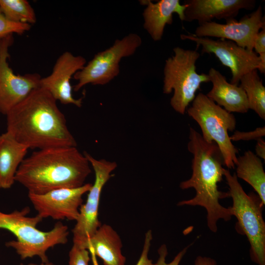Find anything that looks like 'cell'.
Returning a JSON list of instances; mask_svg holds the SVG:
<instances>
[{
    "instance_id": "obj_26",
    "label": "cell",
    "mask_w": 265,
    "mask_h": 265,
    "mask_svg": "<svg viewBox=\"0 0 265 265\" xmlns=\"http://www.w3.org/2000/svg\"><path fill=\"white\" fill-rule=\"evenodd\" d=\"M265 135V127H259L256 130L248 132H243L236 131L230 136L231 141L258 140Z\"/></svg>"
},
{
    "instance_id": "obj_9",
    "label": "cell",
    "mask_w": 265,
    "mask_h": 265,
    "mask_svg": "<svg viewBox=\"0 0 265 265\" xmlns=\"http://www.w3.org/2000/svg\"><path fill=\"white\" fill-rule=\"evenodd\" d=\"M95 173V181L88 192L86 202L80 206V214L72 229L73 244L86 249L89 238L102 225L98 218L100 200L104 186L117 166L115 161L97 159L84 152Z\"/></svg>"
},
{
    "instance_id": "obj_16",
    "label": "cell",
    "mask_w": 265,
    "mask_h": 265,
    "mask_svg": "<svg viewBox=\"0 0 265 265\" xmlns=\"http://www.w3.org/2000/svg\"><path fill=\"white\" fill-rule=\"evenodd\" d=\"M140 3L146 6L143 13L144 28L155 41H160L165 26L172 24L174 13L184 21L186 5L179 0H160L155 3L141 0Z\"/></svg>"
},
{
    "instance_id": "obj_29",
    "label": "cell",
    "mask_w": 265,
    "mask_h": 265,
    "mask_svg": "<svg viewBox=\"0 0 265 265\" xmlns=\"http://www.w3.org/2000/svg\"><path fill=\"white\" fill-rule=\"evenodd\" d=\"M255 146L256 156L265 159V142L262 138L258 139Z\"/></svg>"
},
{
    "instance_id": "obj_19",
    "label": "cell",
    "mask_w": 265,
    "mask_h": 265,
    "mask_svg": "<svg viewBox=\"0 0 265 265\" xmlns=\"http://www.w3.org/2000/svg\"><path fill=\"white\" fill-rule=\"evenodd\" d=\"M28 149L7 132L0 135V188H10L14 184L17 170Z\"/></svg>"
},
{
    "instance_id": "obj_20",
    "label": "cell",
    "mask_w": 265,
    "mask_h": 265,
    "mask_svg": "<svg viewBox=\"0 0 265 265\" xmlns=\"http://www.w3.org/2000/svg\"><path fill=\"white\" fill-rule=\"evenodd\" d=\"M236 176L248 183L265 204V173L262 160L252 152L248 151L238 158Z\"/></svg>"
},
{
    "instance_id": "obj_12",
    "label": "cell",
    "mask_w": 265,
    "mask_h": 265,
    "mask_svg": "<svg viewBox=\"0 0 265 265\" xmlns=\"http://www.w3.org/2000/svg\"><path fill=\"white\" fill-rule=\"evenodd\" d=\"M226 21L224 24L212 21L199 25L193 34L199 37H217L230 40L240 47L252 51L257 33L265 26L261 5L239 21L236 19Z\"/></svg>"
},
{
    "instance_id": "obj_25",
    "label": "cell",
    "mask_w": 265,
    "mask_h": 265,
    "mask_svg": "<svg viewBox=\"0 0 265 265\" xmlns=\"http://www.w3.org/2000/svg\"><path fill=\"white\" fill-rule=\"evenodd\" d=\"M190 245L184 248L176 255L171 262L167 263L166 257L168 254L167 248L165 244H162L158 250L159 258L155 265H179Z\"/></svg>"
},
{
    "instance_id": "obj_17",
    "label": "cell",
    "mask_w": 265,
    "mask_h": 265,
    "mask_svg": "<svg viewBox=\"0 0 265 265\" xmlns=\"http://www.w3.org/2000/svg\"><path fill=\"white\" fill-rule=\"evenodd\" d=\"M212 84L206 96L229 112L246 113L249 109L244 90L239 86L228 82L226 77L214 68L208 74Z\"/></svg>"
},
{
    "instance_id": "obj_8",
    "label": "cell",
    "mask_w": 265,
    "mask_h": 265,
    "mask_svg": "<svg viewBox=\"0 0 265 265\" xmlns=\"http://www.w3.org/2000/svg\"><path fill=\"white\" fill-rule=\"evenodd\" d=\"M142 44L141 37L130 33L121 39H117L109 48L98 53L73 78L78 81L74 90L78 91L88 83L106 85L120 73L119 63L124 57L134 53Z\"/></svg>"
},
{
    "instance_id": "obj_2",
    "label": "cell",
    "mask_w": 265,
    "mask_h": 265,
    "mask_svg": "<svg viewBox=\"0 0 265 265\" xmlns=\"http://www.w3.org/2000/svg\"><path fill=\"white\" fill-rule=\"evenodd\" d=\"M90 163L77 147L39 149L25 158L15 175L28 193L42 194L63 188L84 184L91 172Z\"/></svg>"
},
{
    "instance_id": "obj_13",
    "label": "cell",
    "mask_w": 265,
    "mask_h": 265,
    "mask_svg": "<svg viewBox=\"0 0 265 265\" xmlns=\"http://www.w3.org/2000/svg\"><path fill=\"white\" fill-rule=\"evenodd\" d=\"M92 185L84 184L80 187L56 189L42 194L28 193V196L37 215L43 219L76 221L82 204V196Z\"/></svg>"
},
{
    "instance_id": "obj_4",
    "label": "cell",
    "mask_w": 265,
    "mask_h": 265,
    "mask_svg": "<svg viewBox=\"0 0 265 265\" xmlns=\"http://www.w3.org/2000/svg\"><path fill=\"white\" fill-rule=\"evenodd\" d=\"M29 212L28 207L9 213L0 211V229L9 231L16 238L5 245L13 248L22 260L38 256L42 263H47L49 261L47 252L50 248L67 242L68 228L59 221L50 231L39 230L36 226L43 218L37 214L28 216Z\"/></svg>"
},
{
    "instance_id": "obj_3",
    "label": "cell",
    "mask_w": 265,
    "mask_h": 265,
    "mask_svg": "<svg viewBox=\"0 0 265 265\" xmlns=\"http://www.w3.org/2000/svg\"><path fill=\"white\" fill-rule=\"evenodd\" d=\"M187 149L193 155L191 177L180 184L182 189L193 188L195 196L179 202L178 206H199L207 212V225L213 233L217 231V222L222 219L228 221L232 216L230 207L225 208L219 200L230 197L229 192L221 191L217 184L222 180L223 159L216 144L206 141L198 132L190 128Z\"/></svg>"
},
{
    "instance_id": "obj_10",
    "label": "cell",
    "mask_w": 265,
    "mask_h": 265,
    "mask_svg": "<svg viewBox=\"0 0 265 265\" xmlns=\"http://www.w3.org/2000/svg\"><path fill=\"white\" fill-rule=\"evenodd\" d=\"M182 40H188L202 47V53H213L222 64L231 70L230 83L238 85L241 78L245 74L257 69L258 55L253 51L238 45L233 41L209 37H199L193 34H181Z\"/></svg>"
},
{
    "instance_id": "obj_15",
    "label": "cell",
    "mask_w": 265,
    "mask_h": 265,
    "mask_svg": "<svg viewBox=\"0 0 265 265\" xmlns=\"http://www.w3.org/2000/svg\"><path fill=\"white\" fill-rule=\"evenodd\" d=\"M256 2L255 0H186L184 21L196 20L201 25L213 19H235L240 10H252Z\"/></svg>"
},
{
    "instance_id": "obj_5",
    "label": "cell",
    "mask_w": 265,
    "mask_h": 265,
    "mask_svg": "<svg viewBox=\"0 0 265 265\" xmlns=\"http://www.w3.org/2000/svg\"><path fill=\"white\" fill-rule=\"evenodd\" d=\"M233 200L230 207L232 215L238 220L237 231L245 235L250 245L251 260L258 265H265V222L263 216L264 204L253 192L246 194L238 180L236 173L232 175L224 169V175Z\"/></svg>"
},
{
    "instance_id": "obj_18",
    "label": "cell",
    "mask_w": 265,
    "mask_h": 265,
    "mask_svg": "<svg viewBox=\"0 0 265 265\" xmlns=\"http://www.w3.org/2000/svg\"><path fill=\"white\" fill-rule=\"evenodd\" d=\"M121 239L109 225L102 224L88 241L86 249L99 257L104 265H126Z\"/></svg>"
},
{
    "instance_id": "obj_22",
    "label": "cell",
    "mask_w": 265,
    "mask_h": 265,
    "mask_svg": "<svg viewBox=\"0 0 265 265\" xmlns=\"http://www.w3.org/2000/svg\"><path fill=\"white\" fill-rule=\"evenodd\" d=\"M0 10L15 23L31 25L36 21L34 9L26 0H0Z\"/></svg>"
},
{
    "instance_id": "obj_33",
    "label": "cell",
    "mask_w": 265,
    "mask_h": 265,
    "mask_svg": "<svg viewBox=\"0 0 265 265\" xmlns=\"http://www.w3.org/2000/svg\"><path fill=\"white\" fill-rule=\"evenodd\" d=\"M20 265H24V264H23L21 263V264H20Z\"/></svg>"
},
{
    "instance_id": "obj_6",
    "label": "cell",
    "mask_w": 265,
    "mask_h": 265,
    "mask_svg": "<svg viewBox=\"0 0 265 265\" xmlns=\"http://www.w3.org/2000/svg\"><path fill=\"white\" fill-rule=\"evenodd\" d=\"M173 52L174 54L165 60L163 92L168 94L173 90L170 105L176 112L184 114L201 84L210 80L208 74L196 71V63L200 56L196 50L177 47Z\"/></svg>"
},
{
    "instance_id": "obj_24",
    "label": "cell",
    "mask_w": 265,
    "mask_h": 265,
    "mask_svg": "<svg viewBox=\"0 0 265 265\" xmlns=\"http://www.w3.org/2000/svg\"><path fill=\"white\" fill-rule=\"evenodd\" d=\"M89 251L73 244L69 252L68 265H89Z\"/></svg>"
},
{
    "instance_id": "obj_30",
    "label": "cell",
    "mask_w": 265,
    "mask_h": 265,
    "mask_svg": "<svg viewBox=\"0 0 265 265\" xmlns=\"http://www.w3.org/2000/svg\"><path fill=\"white\" fill-rule=\"evenodd\" d=\"M194 265H216V262L211 258L198 256L195 260Z\"/></svg>"
},
{
    "instance_id": "obj_1",
    "label": "cell",
    "mask_w": 265,
    "mask_h": 265,
    "mask_svg": "<svg viewBox=\"0 0 265 265\" xmlns=\"http://www.w3.org/2000/svg\"><path fill=\"white\" fill-rule=\"evenodd\" d=\"M5 115L6 132L29 149L77 147L56 101L40 87Z\"/></svg>"
},
{
    "instance_id": "obj_32",
    "label": "cell",
    "mask_w": 265,
    "mask_h": 265,
    "mask_svg": "<svg viewBox=\"0 0 265 265\" xmlns=\"http://www.w3.org/2000/svg\"><path fill=\"white\" fill-rule=\"evenodd\" d=\"M27 265H55L53 263L48 262L47 263H41L40 264H36L34 263H29Z\"/></svg>"
},
{
    "instance_id": "obj_7",
    "label": "cell",
    "mask_w": 265,
    "mask_h": 265,
    "mask_svg": "<svg viewBox=\"0 0 265 265\" xmlns=\"http://www.w3.org/2000/svg\"><path fill=\"white\" fill-rule=\"evenodd\" d=\"M187 112L199 125L203 138L208 142L213 141L216 144L224 164L228 168H234L238 151L228 134L229 131L232 132L236 128L234 115L202 93L195 96Z\"/></svg>"
},
{
    "instance_id": "obj_27",
    "label": "cell",
    "mask_w": 265,
    "mask_h": 265,
    "mask_svg": "<svg viewBox=\"0 0 265 265\" xmlns=\"http://www.w3.org/2000/svg\"><path fill=\"white\" fill-rule=\"evenodd\" d=\"M152 239V232L151 230H149L145 235L142 251L135 265H155V264L153 263V261L148 257V254Z\"/></svg>"
},
{
    "instance_id": "obj_28",
    "label": "cell",
    "mask_w": 265,
    "mask_h": 265,
    "mask_svg": "<svg viewBox=\"0 0 265 265\" xmlns=\"http://www.w3.org/2000/svg\"><path fill=\"white\" fill-rule=\"evenodd\" d=\"M253 49L257 54L265 53V26L257 33L254 40Z\"/></svg>"
},
{
    "instance_id": "obj_21",
    "label": "cell",
    "mask_w": 265,
    "mask_h": 265,
    "mask_svg": "<svg viewBox=\"0 0 265 265\" xmlns=\"http://www.w3.org/2000/svg\"><path fill=\"white\" fill-rule=\"evenodd\" d=\"M245 91L249 109L253 110L262 119H265V87L257 69L243 75L239 80Z\"/></svg>"
},
{
    "instance_id": "obj_31",
    "label": "cell",
    "mask_w": 265,
    "mask_h": 265,
    "mask_svg": "<svg viewBox=\"0 0 265 265\" xmlns=\"http://www.w3.org/2000/svg\"><path fill=\"white\" fill-rule=\"evenodd\" d=\"M259 62L257 67V70H259L261 73H265V53L259 54Z\"/></svg>"
},
{
    "instance_id": "obj_14",
    "label": "cell",
    "mask_w": 265,
    "mask_h": 265,
    "mask_svg": "<svg viewBox=\"0 0 265 265\" xmlns=\"http://www.w3.org/2000/svg\"><path fill=\"white\" fill-rule=\"evenodd\" d=\"M86 62L82 56H76L69 52L63 53L56 61L51 74L41 78L40 87L47 91L56 101L80 107L82 99L73 97L70 80L77 72L84 67Z\"/></svg>"
},
{
    "instance_id": "obj_11",
    "label": "cell",
    "mask_w": 265,
    "mask_h": 265,
    "mask_svg": "<svg viewBox=\"0 0 265 265\" xmlns=\"http://www.w3.org/2000/svg\"><path fill=\"white\" fill-rule=\"evenodd\" d=\"M13 42V34L0 39V112L4 115L39 87L41 78L37 73H14L7 62L8 49Z\"/></svg>"
},
{
    "instance_id": "obj_23",
    "label": "cell",
    "mask_w": 265,
    "mask_h": 265,
    "mask_svg": "<svg viewBox=\"0 0 265 265\" xmlns=\"http://www.w3.org/2000/svg\"><path fill=\"white\" fill-rule=\"evenodd\" d=\"M31 25L15 23L7 19L0 10V39L15 33L21 34L29 30Z\"/></svg>"
}]
</instances>
